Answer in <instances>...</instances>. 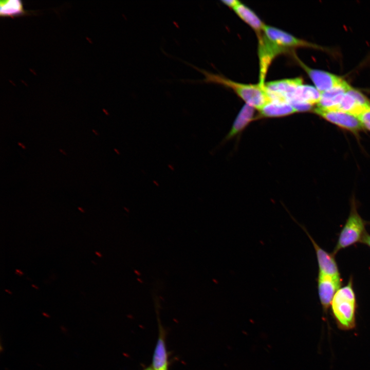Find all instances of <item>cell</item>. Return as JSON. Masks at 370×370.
I'll return each instance as SVG.
<instances>
[{
	"label": "cell",
	"instance_id": "cell-23",
	"mask_svg": "<svg viewBox=\"0 0 370 370\" xmlns=\"http://www.w3.org/2000/svg\"><path fill=\"white\" fill-rule=\"evenodd\" d=\"M78 210H79V211H80L81 212H83V213L84 212V210L83 209H82V208L79 207L78 208Z\"/></svg>",
	"mask_w": 370,
	"mask_h": 370
},
{
	"label": "cell",
	"instance_id": "cell-10",
	"mask_svg": "<svg viewBox=\"0 0 370 370\" xmlns=\"http://www.w3.org/2000/svg\"><path fill=\"white\" fill-rule=\"evenodd\" d=\"M341 279L318 273L317 288L319 298L323 311L326 313L332 300L337 290L341 287Z\"/></svg>",
	"mask_w": 370,
	"mask_h": 370
},
{
	"label": "cell",
	"instance_id": "cell-28",
	"mask_svg": "<svg viewBox=\"0 0 370 370\" xmlns=\"http://www.w3.org/2000/svg\"><path fill=\"white\" fill-rule=\"evenodd\" d=\"M32 286L33 287H34V288H35V289H39V288H38L37 286H35V285H33V284L32 285Z\"/></svg>",
	"mask_w": 370,
	"mask_h": 370
},
{
	"label": "cell",
	"instance_id": "cell-19",
	"mask_svg": "<svg viewBox=\"0 0 370 370\" xmlns=\"http://www.w3.org/2000/svg\"><path fill=\"white\" fill-rule=\"evenodd\" d=\"M224 5L233 9L240 2L237 0H224L221 1Z\"/></svg>",
	"mask_w": 370,
	"mask_h": 370
},
{
	"label": "cell",
	"instance_id": "cell-22",
	"mask_svg": "<svg viewBox=\"0 0 370 370\" xmlns=\"http://www.w3.org/2000/svg\"><path fill=\"white\" fill-rule=\"evenodd\" d=\"M17 144H18V145H20V146H21L23 149H26L25 146L24 145H23L22 143H21V142H18Z\"/></svg>",
	"mask_w": 370,
	"mask_h": 370
},
{
	"label": "cell",
	"instance_id": "cell-13",
	"mask_svg": "<svg viewBox=\"0 0 370 370\" xmlns=\"http://www.w3.org/2000/svg\"><path fill=\"white\" fill-rule=\"evenodd\" d=\"M168 359L164 331L161 325H159L158 338L152 359L153 370H169Z\"/></svg>",
	"mask_w": 370,
	"mask_h": 370
},
{
	"label": "cell",
	"instance_id": "cell-21",
	"mask_svg": "<svg viewBox=\"0 0 370 370\" xmlns=\"http://www.w3.org/2000/svg\"><path fill=\"white\" fill-rule=\"evenodd\" d=\"M15 271H16V273L17 274H18L19 275H22L23 274V272L18 269H16Z\"/></svg>",
	"mask_w": 370,
	"mask_h": 370
},
{
	"label": "cell",
	"instance_id": "cell-9",
	"mask_svg": "<svg viewBox=\"0 0 370 370\" xmlns=\"http://www.w3.org/2000/svg\"><path fill=\"white\" fill-rule=\"evenodd\" d=\"M306 233L314 249L319 267L318 273L341 279L336 261L332 253H329L321 248L310 235L304 226L298 224Z\"/></svg>",
	"mask_w": 370,
	"mask_h": 370
},
{
	"label": "cell",
	"instance_id": "cell-17",
	"mask_svg": "<svg viewBox=\"0 0 370 370\" xmlns=\"http://www.w3.org/2000/svg\"><path fill=\"white\" fill-rule=\"evenodd\" d=\"M28 12L24 9L20 0H5L0 2V15L2 17H16L26 15Z\"/></svg>",
	"mask_w": 370,
	"mask_h": 370
},
{
	"label": "cell",
	"instance_id": "cell-18",
	"mask_svg": "<svg viewBox=\"0 0 370 370\" xmlns=\"http://www.w3.org/2000/svg\"><path fill=\"white\" fill-rule=\"evenodd\" d=\"M357 117L362 128L370 132V106L362 110Z\"/></svg>",
	"mask_w": 370,
	"mask_h": 370
},
{
	"label": "cell",
	"instance_id": "cell-14",
	"mask_svg": "<svg viewBox=\"0 0 370 370\" xmlns=\"http://www.w3.org/2000/svg\"><path fill=\"white\" fill-rule=\"evenodd\" d=\"M255 108L245 104L235 119L226 139L229 140L243 132L249 124L255 119Z\"/></svg>",
	"mask_w": 370,
	"mask_h": 370
},
{
	"label": "cell",
	"instance_id": "cell-16",
	"mask_svg": "<svg viewBox=\"0 0 370 370\" xmlns=\"http://www.w3.org/2000/svg\"><path fill=\"white\" fill-rule=\"evenodd\" d=\"M321 96V92L315 87L302 83L297 88L288 103L299 102L317 105Z\"/></svg>",
	"mask_w": 370,
	"mask_h": 370
},
{
	"label": "cell",
	"instance_id": "cell-25",
	"mask_svg": "<svg viewBox=\"0 0 370 370\" xmlns=\"http://www.w3.org/2000/svg\"><path fill=\"white\" fill-rule=\"evenodd\" d=\"M95 253H96L98 256H99V257H101V256H102V255H101V254H100L99 252H97V251H96V252H95Z\"/></svg>",
	"mask_w": 370,
	"mask_h": 370
},
{
	"label": "cell",
	"instance_id": "cell-8",
	"mask_svg": "<svg viewBox=\"0 0 370 370\" xmlns=\"http://www.w3.org/2000/svg\"><path fill=\"white\" fill-rule=\"evenodd\" d=\"M302 83L303 80L301 77L284 79L265 83L264 88L270 100L288 102L297 88Z\"/></svg>",
	"mask_w": 370,
	"mask_h": 370
},
{
	"label": "cell",
	"instance_id": "cell-1",
	"mask_svg": "<svg viewBox=\"0 0 370 370\" xmlns=\"http://www.w3.org/2000/svg\"><path fill=\"white\" fill-rule=\"evenodd\" d=\"M189 65L198 70L205 76L203 80L198 81L220 84L229 88L243 100L246 104L254 108L259 110L270 100L264 88V85H262L259 83L252 84L236 82L221 75L209 72L190 64Z\"/></svg>",
	"mask_w": 370,
	"mask_h": 370
},
{
	"label": "cell",
	"instance_id": "cell-6",
	"mask_svg": "<svg viewBox=\"0 0 370 370\" xmlns=\"http://www.w3.org/2000/svg\"><path fill=\"white\" fill-rule=\"evenodd\" d=\"M312 111L327 121L355 135H357L363 129L358 118L351 114L318 107L313 108Z\"/></svg>",
	"mask_w": 370,
	"mask_h": 370
},
{
	"label": "cell",
	"instance_id": "cell-15",
	"mask_svg": "<svg viewBox=\"0 0 370 370\" xmlns=\"http://www.w3.org/2000/svg\"><path fill=\"white\" fill-rule=\"evenodd\" d=\"M233 9L239 17L255 31L257 36L263 33L266 24L251 9L240 3Z\"/></svg>",
	"mask_w": 370,
	"mask_h": 370
},
{
	"label": "cell",
	"instance_id": "cell-26",
	"mask_svg": "<svg viewBox=\"0 0 370 370\" xmlns=\"http://www.w3.org/2000/svg\"><path fill=\"white\" fill-rule=\"evenodd\" d=\"M143 370H153V369H152V367L150 366V367L146 368L145 369H144Z\"/></svg>",
	"mask_w": 370,
	"mask_h": 370
},
{
	"label": "cell",
	"instance_id": "cell-2",
	"mask_svg": "<svg viewBox=\"0 0 370 370\" xmlns=\"http://www.w3.org/2000/svg\"><path fill=\"white\" fill-rule=\"evenodd\" d=\"M331 312L340 329L350 330L356 325L357 303L351 276L347 284L336 292L330 304Z\"/></svg>",
	"mask_w": 370,
	"mask_h": 370
},
{
	"label": "cell",
	"instance_id": "cell-4",
	"mask_svg": "<svg viewBox=\"0 0 370 370\" xmlns=\"http://www.w3.org/2000/svg\"><path fill=\"white\" fill-rule=\"evenodd\" d=\"M263 33L271 42L286 50L291 54L294 49L299 47H308L321 49V47L312 43L299 39L290 33L276 27L265 25Z\"/></svg>",
	"mask_w": 370,
	"mask_h": 370
},
{
	"label": "cell",
	"instance_id": "cell-5",
	"mask_svg": "<svg viewBox=\"0 0 370 370\" xmlns=\"http://www.w3.org/2000/svg\"><path fill=\"white\" fill-rule=\"evenodd\" d=\"M294 61L308 75L315 87L323 92L335 87L342 85L347 82L341 77L323 70L312 68L304 63L296 55L295 51L291 54Z\"/></svg>",
	"mask_w": 370,
	"mask_h": 370
},
{
	"label": "cell",
	"instance_id": "cell-27",
	"mask_svg": "<svg viewBox=\"0 0 370 370\" xmlns=\"http://www.w3.org/2000/svg\"><path fill=\"white\" fill-rule=\"evenodd\" d=\"M92 131L93 133H94L96 135H98V134L96 132V131L95 130H92Z\"/></svg>",
	"mask_w": 370,
	"mask_h": 370
},
{
	"label": "cell",
	"instance_id": "cell-29",
	"mask_svg": "<svg viewBox=\"0 0 370 370\" xmlns=\"http://www.w3.org/2000/svg\"><path fill=\"white\" fill-rule=\"evenodd\" d=\"M5 291H6V292H8V293H10V294H11V293H11V292H10V291L9 290H7V289H5Z\"/></svg>",
	"mask_w": 370,
	"mask_h": 370
},
{
	"label": "cell",
	"instance_id": "cell-3",
	"mask_svg": "<svg viewBox=\"0 0 370 370\" xmlns=\"http://www.w3.org/2000/svg\"><path fill=\"white\" fill-rule=\"evenodd\" d=\"M365 222L358 213L355 201L351 204L349 216L339 234L332 254L335 255L340 250L361 242L365 231Z\"/></svg>",
	"mask_w": 370,
	"mask_h": 370
},
{
	"label": "cell",
	"instance_id": "cell-20",
	"mask_svg": "<svg viewBox=\"0 0 370 370\" xmlns=\"http://www.w3.org/2000/svg\"><path fill=\"white\" fill-rule=\"evenodd\" d=\"M361 242L370 247V235L366 232L364 235Z\"/></svg>",
	"mask_w": 370,
	"mask_h": 370
},
{
	"label": "cell",
	"instance_id": "cell-24",
	"mask_svg": "<svg viewBox=\"0 0 370 370\" xmlns=\"http://www.w3.org/2000/svg\"><path fill=\"white\" fill-rule=\"evenodd\" d=\"M59 151H60L63 154H64V155H66V153L62 149H60L59 150Z\"/></svg>",
	"mask_w": 370,
	"mask_h": 370
},
{
	"label": "cell",
	"instance_id": "cell-11",
	"mask_svg": "<svg viewBox=\"0 0 370 370\" xmlns=\"http://www.w3.org/2000/svg\"><path fill=\"white\" fill-rule=\"evenodd\" d=\"M255 119L287 116L295 113L292 106L284 101L270 100L259 110Z\"/></svg>",
	"mask_w": 370,
	"mask_h": 370
},
{
	"label": "cell",
	"instance_id": "cell-12",
	"mask_svg": "<svg viewBox=\"0 0 370 370\" xmlns=\"http://www.w3.org/2000/svg\"><path fill=\"white\" fill-rule=\"evenodd\" d=\"M350 86L346 82L342 85L321 92V98L316 107L326 109L336 110Z\"/></svg>",
	"mask_w": 370,
	"mask_h": 370
},
{
	"label": "cell",
	"instance_id": "cell-7",
	"mask_svg": "<svg viewBox=\"0 0 370 370\" xmlns=\"http://www.w3.org/2000/svg\"><path fill=\"white\" fill-rule=\"evenodd\" d=\"M259 59V83L264 85L268 70L273 60L281 54L287 53L285 49L269 41L262 33L257 35Z\"/></svg>",
	"mask_w": 370,
	"mask_h": 370
}]
</instances>
